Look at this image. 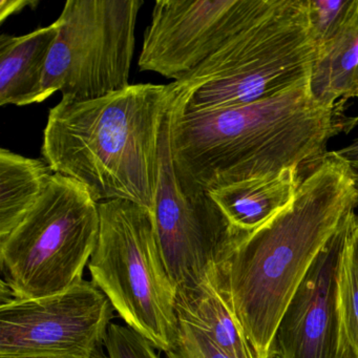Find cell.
Listing matches in <instances>:
<instances>
[{"label": "cell", "mask_w": 358, "mask_h": 358, "mask_svg": "<svg viewBox=\"0 0 358 358\" xmlns=\"http://www.w3.org/2000/svg\"><path fill=\"white\" fill-rule=\"evenodd\" d=\"M343 104L320 106L309 83L253 103L194 114H178L171 101L178 181L184 192L199 194L306 169L326 154L332 138L357 124Z\"/></svg>", "instance_id": "6da1fadb"}, {"label": "cell", "mask_w": 358, "mask_h": 358, "mask_svg": "<svg viewBox=\"0 0 358 358\" xmlns=\"http://www.w3.org/2000/svg\"><path fill=\"white\" fill-rule=\"evenodd\" d=\"M358 206L347 159L327 152L310 165L293 200L246 236L220 274L257 358H274L280 320L318 253Z\"/></svg>", "instance_id": "7a4b0ae2"}, {"label": "cell", "mask_w": 358, "mask_h": 358, "mask_svg": "<svg viewBox=\"0 0 358 358\" xmlns=\"http://www.w3.org/2000/svg\"><path fill=\"white\" fill-rule=\"evenodd\" d=\"M169 85L140 83L51 108L41 155L54 173L79 182L96 202L131 201L154 210Z\"/></svg>", "instance_id": "3957f363"}, {"label": "cell", "mask_w": 358, "mask_h": 358, "mask_svg": "<svg viewBox=\"0 0 358 358\" xmlns=\"http://www.w3.org/2000/svg\"><path fill=\"white\" fill-rule=\"evenodd\" d=\"M317 54L309 0H259L242 28L169 85L178 114L245 106L308 85Z\"/></svg>", "instance_id": "277c9868"}, {"label": "cell", "mask_w": 358, "mask_h": 358, "mask_svg": "<svg viewBox=\"0 0 358 358\" xmlns=\"http://www.w3.org/2000/svg\"><path fill=\"white\" fill-rule=\"evenodd\" d=\"M100 229L89 263L92 282L127 326L156 349L177 341V290L159 244L154 213L131 201L99 203Z\"/></svg>", "instance_id": "5b68a950"}, {"label": "cell", "mask_w": 358, "mask_h": 358, "mask_svg": "<svg viewBox=\"0 0 358 358\" xmlns=\"http://www.w3.org/2000/svg\"><path fill=\"white\" fill-rule=\"evenodd\" d=\"M99 229V203L89 189L54 173L30 213L0 238V270L13 299L48 296L85 280Z\"/></svg>", "instance_id": "8992f818"}, {"label": "cell", "mask_w": 358, "mask_h": 358, "mask_svg": "<svg viewBox=\"0 0 358 358\" xmlns=\"http://www.w3.org/2000/svg\"><path fill=\"white\" fill-rule=\"evenodd\" d=\"M142 0H68L50 52L41 103L60 92L85 101L129 85Z\"/></svg>", "instance_id": "52a82bcc"}, {"label": "cell", "mask_w": 358, "mask_h": 358, "mask_svg": "<svg viewBox=\"0 0 358 358\" xmlns=\"http://www.w3.org/2000/svg\"><path fill=\"white\" fill-rule=\"evenodd\" d=\"M152 213L163 261L176 290L200 282L227 261L247 236L234 227L209 192L187 194L180 185L171 158V106L163 124Z\"/></svg>", "instance_id": "ba28073f"}, {"label": "cell", "mask_w": 358, "mask_h": 358, "mask_svg": "<svg viewBox=\"0 0 358 358\" xmlns=\"http://www.w3.org/2000/svg\"><path fill=\"white\" fill-rule=\"evenodd\" d=\"M114 307L87 280L66 290L0 306V355L53 352L93 356L104 345Z\"/></svg>", "instance_id": "9c48e42d"}, {"label": "cell", "mask_w": 358, "mask_h": 358, "mask_svg": "<svg viewBox=\"0 0 358 358\" xmlns=\"http://www.w3.org/2000/svg\"><path fill=\"white\" fill-rule=\"evenodd\" d=\"M259 0H158L144 34L142 72L181 80L244 26Z\"/></svg>", "instance_id": "30bf717a"}, {"label": "cell", "mask_w": 358, "mask_h": 358, "mask_svg": "<svg viewBox=\"0 0 358 358\" xmlns=\"http://www.w3.org/2000/svg\"><path fill=\"white\" fill-rule=\"evenodd\" d=\"M355 211L318 253L280 320L274 358H341L339 262Z\"/></svg>", "instance_id": "8fae6325"}, {"label": "cell", "mask_w": 358, "mask_h": 358, "mask_svg": "<svg viewBox=\"0 0 358 358\" xmlns=\"http://www.w3.org/2000/svg\"><path fill=\"white\" fill-rule=\"evenodd\" d=\"M179 320L202 330L229 358H257L232 311L219 267L192 286L177 289Z\"/></svg>", "instance_id": "7c38bea8"}, {"label": "cell", "mask_w": 358, "mask_h": 358, "mask_svg": "<svg viewBox=\"0 0 358 358\" xmlns=\"http://www.w3.org/2000/svg\"><path fill=\"white\" fill-rule=\"evenodd\" d=\"M59 22L22 36H0V106L41 103L50 52Z\"/></svg>", "instance_id": "4fadbf2b"}, {"label": "cell", "mask_w": 358, "mask_h": 358, "mask_svg": "<svg viewBox=\"0 0 358 358\" xmlns=\"http://www.w3.org/2000/svg\"><path fill=\"white\" fill-rule=\"evenodd\" d=\"M303 169H287L271 177L248 180L209 192L234 228L250 234L294 198Z\"/></svg>", "instance_id": "5bb4252c"}, {"label": "cell", "mask_w": 358, "mask_h": 358, "mask_svg": "<svg viewBox=\"0 0 358 358\" xmlns=\"http://www.w3.org/2000/svg\"><path fill=\"white\" fill-rule=\"evenodd\" d=\"M309 89L313 99L326 108L357 96L358 11L317 45Z\"/></svg>", "instance_id": "9a60e30c"}, {"label": "cell", "mask_w": 358, "mask_h": 358, "mask_svg": "<svg viewBox=\"0 0 358 358\" xmlns=\"http://www.w3.org/2000/svg\"><path fill=\"white\" fill-rule=\"evenodd\" d=\"M53 175L45 160L0 150V238L20 225L38 202Z\"/></svg>", "instance_id": "2e32d148"}, {"label": "cell", "mask_w": 358, "mask_h": 358, "mask_svg": "<svg viewBox=\"0 0 358 358\" xmlns=\"http://www.w3.org/2000/svg\"><path fill=\"white\" fill-rule=\"evenodd\" d=\"M356 217L339 262L337 307L341 326V358H358V243Z\"/></svg>", "instance_id": "e0dca14e"}, {"label": "cell", "mask_w": 358, "mask_h": 358, "mask_svg": "<svg viewBox=\"0 0 358 358\" xmlns=\"http://www.w3.org/2000/svg\"><path fill=\"white\" fill-rule=\"evenodd\" d=\"M358 0H309V17L316 45L330 38L356 12Z\"/></svg>", "instance_id": "ac0fdd59"}, {"label": "cell", "mask_w": 358, "mask_h": 358, "mask_svg": "<svg viewBox=\"0 0 358 358\" xmlns=\"http://www.w3.org/2000/svg\"><path fill=\"white\" fill-rule=\"evenodd\" d=\"M104 347L108 358H160L150 341L123 324H110Z\"/></svg>", "instance_id": "d6986e66"}, {"label": "cell", "mask_w": 358, "mask_h": 358, "mask_svg": "<svg viewBox=\"0 0 358 358\" xmlns=\"http://www.w3.org/2000/svg\"><path fill=\"white\" fill-rule=\"evenodd\" d=\"M166 358H229L200 329L179 320V332Z\"/></svg>", "instance_id": "ffe728a7"}, {"label": "cell", "mask_w": 358, "mask_h": 358, "mask_svg": "<svg viewBox=\"0 0 358 358\" xmlns=\"http://www.w3.org/2000/svg\"><path fill=\"white\" fill-rule=\"evenodd\" d=\"M38 5V0H0V22L3 24L8 17L26 8L35 10Z\"/></svg>", "instance_id": "44dd1931"}, {"label": "cell", "mask_w": 358, "mask_h": 358, "mask_svg": "<svg viewBox=\"0 0 358 358\" xmlns=\"http://www.w3.org/2000/svg\"><path fill=\"white\" fill-rule=\"evenodd\" d=\"M93 356L75 355V354L66 353H53V352H33V353L0 355V358H93Z\"/></svg>", "instance_id": "7402d4cb"}, {"label": "cell", "mask_w": 358, "mask_h": 358, "mask_svg": "<svg viewBox=\"0 0 358 358\" xmlns=\"http://www.w3.org/2000/svg\"><path fill=\"white\" fill-rule=\"evenodd\" d=\"M337 152L343 158L347 159V160L358 157V138L354 140L350 145L337 150Z\"/></svg>", "instance_id": "603a6c76"}, {"label": "cell", "mask_w": 358, "mask_h": 358, "mask_svg": "<svg viewBox=\"0 0 358 358\" xmlns=\"http://www.w3.org/2000/svg\"><path fill=\"white\" fill-rule=\"evenodd\" d=\"M351 169L352 175H353L354 180H355L356 186L358 187V157L354 159L348 160Z\"/></svg>", "instance_id": "cb8c5ba5"}, {"label": "cell", "mask_w": 358, "mask_h": 358, "mask_svg": "<svg viewBox=\"0 0 358 358\" xmlns=\"http://www.w3.org/2000/svg\"><path fill=\"white\" fill-rule=\"evenodd\" d=\"M93 358H108V355L104 353L103 349H99L95 354H94Z\"/></svg>", "instance_id": "d4e9b609"}, {"label": "cell", "mask_w": 358, "mask_h": 358, "mask_svg": "<svg viewBox=\"0 0 358 358\" xmlns=\"http://www.w3.org/2000/svg\"><path fill=\"white\" fill-rule=\"evenodd\" d=\"M355 236H356V240H357V243H358V225H357V227H356Z\"/></svg>", "instance_id": "484cf974"}, {"label": "cell", "mask_w": 358, "mask_h": 358, "mask_svg": "<svg viewBox=\"0 0 358 358\" xmlns=\"http://www.w3.org/2000/svg\"><path fill=\"white\" fill-rule=\"evenodd\" d=\"M356 98H358V94H357V96H356Z\"/></svg>", "instance_id": "4316f807"}]
</instances>
